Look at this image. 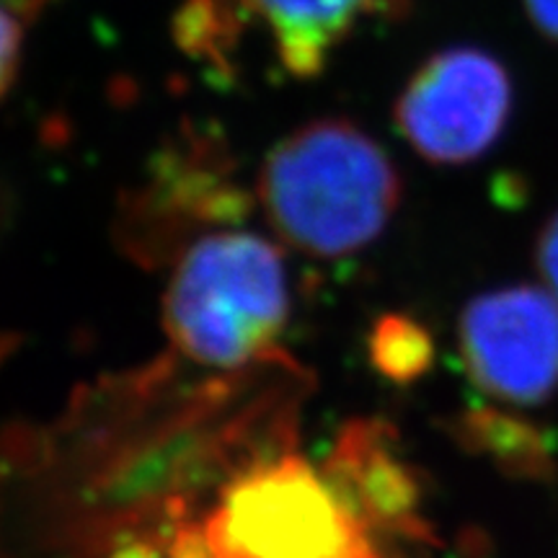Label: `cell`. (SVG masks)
<instances>
[{
	"instance_id": "cell-7",
	"label": "cell",
	"mask_w": 558,
	"mask_h": 558,
	"mask_svg": "<svg viewBox=\"0 0 558 558\" xmlns=\"http://www.w3.org/2000/svg\"><path fill=\"white\" fill-rule=\"evenodd\" d=\"M239 19L267 39L277 65L298 81H313L341 47L375 21L409 16L411 0H228Z\"/></svg>"
},
{
	"instance_id": "cell-3",
	"label": "cell",
	"mask_w": 558,
	"mask_h": 558,
	"mask_svg": "<svg viewBox=\"0 0 558 558\" xmlns=\"http://www.w3.org/2000/svg\"><path fill=\"white\" fill-rule=\"evenodd\" d=\"M171 558H383L373 527L305 460L256 465L228 486L197 538H177Z\"/></svg>"
},
{
	"instance_id": "cell-1",
	"label": "cell",
	"mask_w": 558,
	"mask_h": 558,
	"mask_svg": "<svg viewBox=\"0 0 558 558\" xmlns=\"http://www.w3.org/2000/svg\"><path fill=\"white\" fill-rule=\"evenodd\" d=\"M256 202L282 243L339 259L373 243L401 205L393 158L344 117H320L284 135L264 158Z\"/></svg>"
},
{
	"instance_id": "cell-12",
	"label": "cell",
	"mask_w": 558,
	"mask_h": 558,
	"mask_svg": "<svg viewBox=\"0 0 558 558\" xmlns=\"http://www.w3.org/2000/svg\"><path fill=\"white\" fill-rule=\"evenodd\" d=\"M535 259H538L543 279H546L548 288L554 290V295L558 300V213L550 215L548 222L541 230Z\"/></svg>"
},
{
	"instance_id": "cell-13",
	"label": "cell",
	"mask_w": 558,
	"mask_h": 558,
	"mask_svg": "<svg viewBox=\"0 0 558 558\" xmlns=\"http://www.w3.org/2000/svg\"><path fill=\"white\" fill-rule=\"evenodd\" d=\"M522 9L535 32L558 45V0H522Z\"/></svg>"
},
{
	"instance_id": "cell-11",
	"label": "cell",
	"mask_w": 558,
	"mask_h": 558,
	"mask_svg": "<svg viewBox=\"0 0 558 558\" xmlns=\"http://www.w3.org/2000/svg\"><path fill=\"white\" fill-rule=\"evenodd\" d=\"M45 3L47 0H0V101L19 78L26 29Z\"/></svg>"
},
{
	"instance_id": "cell-2",
	"label": "cell",
	"mask_w": 558,
	"mask_h": 558,
	"mask_svg": "<svg viewBox=\"0 0 558 558\" xmlns=\"http://www.w3.org/2000/svg\"><path fill=\"white\" fill-rule=\"evenodd\" d=\"M290 316L288 269L254 230L209 228L173 256L163 326L186 357L239 367L269 352Z\"/></svg>"
},
{
	"instance_id": "cell-10",
	"label": "cell",
	"mask_w": 558,
	"mask_h": 558,
	"mask_svg": "<svg viewBox=\"0 0 558 558\" xmlns=\"http://www.w3.org/2000/svg\"><path fill=\"white\" fill-rule=\"evenodd\" d=\"M373 362L390 380L411 383L432 367L435 344L414 318L386 316L373 331Z\"/></svg>"
},
{
	"instance_id": "cell-5",
	"label": "cell",
	"mask_w": 558,
	"mask_h": 558,
	"mask_svg": "<svg viewBox=\"0 0 558 558\" xmlns=\"http://www.w3.org/2000/svg\"><path fill=\"white\" fill-rule=\"evenodd\" d=\"M248 205L226 145L190 128L158 153L143 184L128 192L120 228L130 248L145 256L169 251L173 259L205 230L239 222Z\"/></svg>"
},
{
	"instance_id": "cell-6",
	"label": "cell",
	"mask_w": 558,
	"mask_h": 558,
	"mask_svg": "<svg viewBox=\"0 0 558 558\" xmlns=\"http://www.w3.org/2000/svg\"><path fill=\"white\" fill-rule=\"evenodd\" d=\"M458 329L460 354L484 393L520 407L556 393V295L527 284L484 292L465 305Z\"/></svg>"
},
{
	"instance_id": "cell-9",
	"label": "cell",
	"mask_w": 558,
	"mask_h": 558,
	"mask_svg": "<svg viewBox=\"0 0 558 558\" xmlns=\"http://www.w3.org/2000/svg\"><path fill=\"white\" fill-rule=\"evenodd\" d=\"M458 437L465 448L486 456L509 476L543 481L556 473L554 450L535 424L494 409L469 411L458 422Z\"/></svg>"
},
{
	"instance_id": "cell-8",
	"label": "cell",
	"mask_w": 558,
	"mask_h": 558,
	"mask_svg": "<svg viewBox=\"0 0 558 558\" xmlns=\"http://www.w3.org/2000/svg\"><path fill=\"white\" fill-rule=\"evenodd\" d=\"M326 476L337 486L357 518L373 530L422 538L429 530L418 514V484L414 471L396 458L373 427L352 429L333 456Z\"/></svg>"
},
{
	"instance_id": "cell-4",
	"label": "cell",
	"mask_w": 558,
	"mask_h": 558,
	"mask_svg": "<svg viewBox=\"0 0 558 558\" xmlns=\"http://www.w3.org/2000/svg\"><path fill=\"white\" fill-rule=\"evenodd\" d=\"M512 109L505 62L484 47L452 45L411 73L396 96L393 122L427 163L465 166L499 143Z\"/></svg>"
}]
</instances>
